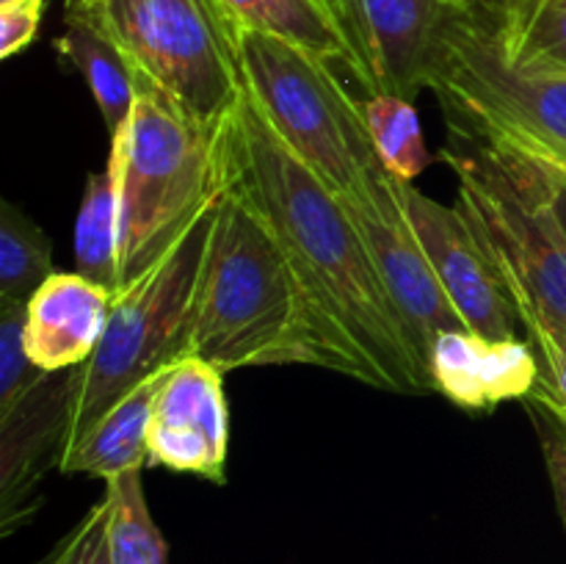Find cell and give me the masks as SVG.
I'll return each mask as SVG.
<instances>
[{"label":"cell","mask_w":566,"mask_h":564,"mask_svg":"<svg viewBox=\"0 0 566 564\" xmlns=\"http://www.w3.org/2000/svg\"><path fill=\"white\" fill-rule=\"evenodd\" d=\"M221 149L227 177L280 241L337 374L387 393H434L340 197L271 130L247 88Z\"/></svg>","instance_id":"obj_1"},{"label":"cell","mask_w":566,"mask_h":564,"mask_svg":"<svg viewBox=\"0 0 566 564\" xmlns=\"http://www.w3.org/2000/svg\"><path fill=\"white\" fill-rule=\"evenodd\" d=\"M193 291L186 357L221 374L258 365L335 370L280 241L227 177Z\"/></svg>","instance_id":"obj_2"},{"label":"cell","mask_w":566,"mask_h":564,"mask_svg":"<svg viewBox=\"0 0 566 564\" xmlns=\"http://www.w3.org/2000/svg\"><path fill=\"white\" fill-rule=\"evenodd\" d=\"M440 160L457 177V208L501 271L525 332L566 335V230L556 171L531 155L451 127Z\"/></svg>","instance_id":"obj_3"},{"label":"cell","mask_w":566,"mask_h":564,"mask_svg":"<svg viewBox=\"0 0 566 564\" xmlns=\"http://www.w3.org/2000/svg\"><path fill=\"white\" fill-rule=\"evenodd\" d=\"M221 127L199 122L138 72L136 105L108 153L119 191L116 296L155 269L221 194Z\"/></svg>","instance_id":"obj_4"},{"label":"cell","mask_w":566,"mask_h":564,"mask_svg":"<svg viewBox=\"0 0 566 564\" xmlns=\"http://www.w3.org/2000/svg\"><path fill=\"white\" fill-rule=\"evenodd\" d=\"M219 197L193 219L155 269L114 296L103 341L81 368H72L70 424L61 457L122 396L188 354L193 291Z\"/></svg>","instance_id":"obj_5"},{"label":"cell","mask_w":566,"mask_h":564,"mask_svg":"<svg viewBox=\"0 0 566 564\" xmlns=\"http://www.w3.org/2000/svg\"><path fill=\"white\" fill-rule=\"evenodd\" d=\"M429 88L446 108L448 127L566 171V75L517 70L495 33L462 9H453L442 28Z\"/></svg>","instance_id":"obj_6"},{"label":"cell","mask_w":566,"mask_h":564,"mask_svg":"<svg viewBox=\"0 0 566 564\" xmlns=\"http://www.w3.org/2000/svg\"><path fill=\"white\" fill-rule=\"evenodd\" d=\"M243 88L271 130L335 194L348 191L376 153L359 100L329 61L271 33L232 25Z\"/></svg>","instance_id":"obj_7"},{"label":"cell","mask_w":566,"mask_h":564,"mask_svg":"<svg viewBox=\"0 0 566 564\" xmlns=\"http://www.w3.org/2000/svg\"><path fill=\"white\" fill-rule=\"evenodd\" d=\"M144 77L205 125L221 127L243 92L232 22L213 0H83Z\"/></svg>","instance_id":"obj_8"},{"label":"cell","mask_w":566,"mask_h":564,"mask_svg":"<svg viewBox=\"0 0 566 564\" xmlns=\"http://www.w3.org/2000/svg\"><path fill=\"white\" fill-rule=\"evenodd\" d=\"M337 197L363 236L381 288L401 318L415 354L429 370L434 337L440 332L468 330V324L448 299L423 243L409 224L407 210L398 197L396 177L387 175L379 160H374L359 171L354 186Z\"/></svg>","instance_id":"obj_9"},{"label":"cell","mask_w":566,"mask_h":564,"mask_svg":"<svg viewBox=\"0 0 566 564\" xmlns=\"http://www.w3.org/2000/svg\"><path fill=\"white\" fill-rule=\"evenodd\" d=\"M396 188L437 280L468 330L486 337H520L525 326L517 304L457 205L437 202L412 182L396 180Z\"/></svg>","instance_id":"obj_10"},{"label":"cell","mask_w":566,"mask_h":564,"mask_svg":"<svg viewBox=\"0 0 566 564\" xmlns=\"http://www.w3.org/2000/svg\"><path fill=\"white\" fill-rule=\"evenodd\" d=\"M354 53V75L368 94L412 100L429 88V70L448 17L446 0H335Z\"/></svg>","instance_id":"obj_11"},{"label":"cell","mask_w":566,"mask_h":564,"mask_svg":"<svg viewBox=\"0 0 566 564\" xmlns=\"http://www.w3.org/2000/svg\"><path fill=\"white\" fill-rule=\"evenodd\" d=\"M230 409L224 374L199 357H182L166 370L147 437V464L227 481Z\"/></svg>","instance_id":"obj_12"},{"label":"cell","mask_w":566,"mask_h":564,"mask_svg":"<svg viewBox=\"0 0 566 564\" xmlns=\"http://www.w3.org/2000/svg\"><path fill=\"white\" fill-rule=\"evenodd\" d=\"M72 370L44 374L9 412H0V523L3 534L31 512V492L59 464L70 424Z\"/></svg>","instance_id":"obj_13"},{"label":"cell","mask_w":566,"mask_h":564,"mask_svg":"<svg viewBox=\"0 0 566 564\" xmlns=\"http://www.w3.org/2000/svg\"><path fill=\"white\" fill-rule=\"evenodd\" d=\"M539 354L523 337H486L470 330L440 332L431 343L434 393L464 409L525 401L539 379Z\"/></svg>","instance_id":"obj_14"},{"label":"cell","mask_w":566,"mask_h":564,"mask_svg":"<svg viewBox=\"0 0 566 564\" xmlns=\"http://www.w3.org/2000/svg\"><path fill=\"white\" fill-rule=\"evenodd\" d=\"M108 288L83 274H59L42 282L25 310V348L36 368L55 370L81 368L103 341L108 324Z\"/></svg>","instance_id":"obj_15"},{"label":"cell","mask_w":566,"mask_h":564,"mask_svg":"<svg viewBox=\"0 0 566 564\" xmlns=\"http://www.w3.org/2000/svg\"><path fill=\"white\" fill-rule=\"evenodd\" d=\"M55 50L88 83L108 136L114 138L127 125L136 105L138 72L133 61L83 0H66L64 31L55 39Z\"/></svg>","instance_id":"obj_16"},{"label":"cell","mask_w":566,"mask_h":564,"mask_svg":"<svg viewBox=\"0 0 566 564\" xmlns=\"http://www.w3.org/2000/svg\"><path fill=\"white\" fill-rule=\"evenodd\" d=\"M166 370L144 379L108 412L99 415L92 429L61 457V473H88L108 481L127 470L147 468L149 420H153L155 398L164 385Z\"/></svg>","instance_id":"obj_17"},{"label":"cell","mask_w":566,"mask_h":564,"mask_svg":"<svg viewBox=\"0 0 566 564\" xmlns=\"http://www.w3.org/2000/svg\"><path fill=\"white\" fill-rule=\"evenodd\" d=\"M232 25L271 33L354 72V53L329 0H213Z\"/></svg>","instance_id":"obj_18"},{"label":"cell","mask_w":566,"mask_h":564,"mask_svg":"<svg viewBox=\"0 0 566 564\" xmlns=\"http://www.w3.org/2000/svg\"><path fill=\"white\" fill-rule=\"evenodd\" d=\"M75 265L77 274L119 291V191L114 166L86 177L81 210L75 221Z\"/></svg>","instance_id":"obj_19"},{"label":"cell","mask_w":566,"mask_h":564,"mask_svg":"<svg viewBox=\"0 0 566 564\" xmlns=\"http://www.w3.org/2000/svg\"><path fill=\"white\" fill-rule=\"evenodd\" d=\"M492 33L517 70L566 75V0H520Z\"/></svg>","instance_id":"obj_20"},{"label":"cell","mask_w":566,"mask_h":564,"mask_svg":"<svg viewBox=\"0 0 566 564\" xmlns=\"http://www.w3.org/2000/svg\"><path fill=\"white\" fill-rule=\"evenodd\" d=\"M359 108H363L376 158L387 175L412 182L429 169L434 155L426 144L423 125H420L412 100L396 97V94H368L359 100Z\"/></svg>","instance_id":"obj_21"},{"label":"cell","mask_w":566,"mask_h":564,"mask_svg":"<svg viewBox=\"0 0 566 564\" xmlns=\"http://www.w3.org/2000/svg\"><path fill=\"white\" fill-rule=\"evenodd\" d=\"M105 501L111 564H169L164 534L144 498L142 470H127L105 481Z\"/></svg>","instance_id":"obj_22"},{"label":"cell","mask_w":566,"mask_h":564,"mask_svg":"<svg viewBox=\"0 0 566 564\" xmlns=\"http://www.w3.org/2000/svg\"><path fill=\"white\" fill-rule=\"evenodd\" d=\"M53 243L48 232L9 199L0 202V299L28 302L53 276Z\"/></svg>","instance_id":"obj_23"},{"label":"cell","mask_w":566,"mask_h":564,"mask_svg":"<svg viewBox=\"0 0 566 564\" xmlns=\"http://www.w3.org/2000/svg\"><path fill=\"white\" fill-rule=\"evenodd\" d=\"M25 310L28 302L0 299V412H9L48 374L28 357Z\"/></svg>","instance_id":"obj_24"},{"label":"cell","mask_w":566,"mask_h":564,"mask_svg":"<svg viewBox=\"0 0 566 564\" xmlns=\"http://www.w3.org/2000/svg\"><path fill=\"white\" fill-rule=\"evenodd\" d=\"M528 341L539 354V379L525 404L547 409L566 426V335L564 332H531Z\"/></svg>","instance_id":"obj_25"},{"label":"cell","mask_w":566,"mask_h":564,"mask_svg":"<svg viewBox=\"0 0 566 564\" xmlns=\"http://www.w3.org/2000/svg\"><path fill=\"white\" fill-rule=\"evenodd\" d=\"M48 564H111L108 551V501L94 503L86 518L55 547Z\"/></svg>","instance_id":"obj_26"},{"label":"cell","mask_w":566,"mask_h":564,"mask_svg":"<svg viewBox=\"0 0 566 564\" xmlns=\"http://www.w3.org/2000/svg\"><path fill=\"white\" fill-rule=\"evenodd\" d=\"M528 412L536 426V435H539L542 457H545L553 498H556L558 514H562L566 525V426L558 418H553L547 409L536 407V404H528Z\"/></svg>","instance_id":"obj_27"},{"label":"cell","mask_w":566,"mask_h":564,"mask_svg":"<svg viewBox=\"0 0 566 564\" xmlns=\"http://www.w3.org/2000/svg\"><path fill=\"white\" fill-rule=\"evenodd\" d=\"M44 0H11L0 3V59L22 53L33 42L42 22Z\"/></svg>","instance_id":"obj_28"},{"label":"cell","mask_w":566,"mask_h":564,"mask_svg":"<svg viewBox=\"0 0 566 564\" xmlns=\"http://www.w3.org/2000/svg\"><path fill=\"white\" fill-rule=\"evenodd\" d=\"M457 3L470 20L481 22V25H486L490 31H495V28H501V22L512 14V9L520 0H457Z\"/></svg>","instance_id":"obj_29"},{"label":"cell","mask_w":566,"mask_h":564,"mask_svg":"<svg viewBox=\"0 0 566 564\" xmlns=\"http://www.w3.org/2000/svg\"><path fill=\"white\" fill-rule=\"evenodd\" d=\"M553 171H556V208H558V216H562V224L566 230V171L556 169V166H551Z\"/></svg>","instance_id":"obj_30"},{"label":"cell","mask_w":566,"mask_h":564,"mask_svg":"<svg viewBox=\"0 0 566 564\" xmlns=\"http://www.w3.org/2000/svg\"><path fill=\"white\" fill-rule=\"evenodd\" d=\"M332 3H335V0H332ZM446 3H451V6H459L457 0H446ZM332 9H335V6H332Z\"/></svg>","instance_id":"obj_31"},{"label":"cell","mask_w":566,"mask_h":564,"mask_svg":"<svg viewBox=\"0 0 566 564\" xmlns=\"http://www.w3.org/2000/svg\"><path fill=\"white\" fill-rule=\"evenodd\" d=\"M0 3H11V0H0Z\"/></svg>","instance_id":"obj_32"},{"label":"cell","mask_w":566,"mask_h":564,"mask_svg":"<svg viewBox=\"0 0 566 564\" xmlns=\"http://www.w3.org/2000/svg\"><path fill=\"white\" fill-rule=\"evenodd\" d=\"M329 3H332V0H329Z\"/></svg>","instance_id":"obj_33"}]
</instances>
